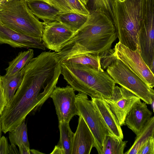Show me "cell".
<instances>
[{
	"label": "cell",
	"instance_id": "obj_1",
	"mask_svg": "<svg viewBox=\"0 0 154 154\" xmlns=\"http://www.w3.org/2000/svg\"><path fill=\"white\" fill-rule=\"evenodd\" d=\"M117 36L112 21L105 13L91 12L84 25L56 53L61 62L67 57L83 54H100L110 49Z\"/></svg>",
	"mask_w": 154,
	"mask_h": 154
},
{
	"label": "cell",
	"instance_id": "obj_2",
	"mask_svg": "<svg viewBox=\"0 0 154 154\" xmlns=\"http://www.w3.org/2000/svg\"><path fill=\"white\" fill-rule=\"evenodd\" d=\"M61 69L64 79L75 91L103 99L112 96L116 83L103 69L64 62Z\"/></svg>",
	"mask_w": 154,
	"mask_h": 154
},
{
	"label": "cell",
	"instance_id": "obj_3",
	"mask_svg": "<svg viewBox=\"0 0 154 154\" xmlns=\"http://www.w3.org/2000/svg\"><path fill=\"white\" fill-rule=\"evenodd\" d=\"M146 0H115L112 19L117 37L121 44L139 51L138 36Z\"/></svg>",
	"mask_w": 154,
	"mask_h": 154
},
{
	"label": "cell",
	"instance_id": "obj_4",
	"mask_svg": "<svg viewBox=\"0 0 154 154\" xmlns=\"http://www.w3.org/2000/svg\"><path fill=\"white\" fill-rule=\"evenodd\" d=\"M102 68L119 85L138 97L146 104L154 101V91L144 81L113 54L110 49L100 54Z\"/></svg>",
	"mask_w": 154,
	"mask_h": 154
},
{
	"label": "cell",
	"instance_id": "obj_5",
	"mask_svg": "<svg viewBox=\"0 0 154 154\" xmlns=\"http://www.w3.org/2000/svg\"><path fill=\"white\" fill-rule=\"evenodd\" d=\"M38 19L29 8L26 0L8 1L0 7L2 24L20 33L42 38L45 23Z\"/></svg>",
	"mask_w": 154,
	"mask_h": 154
},
{
	"label": "cell",
	"instance_id": "obj_6",
	"mask_svg": "<svg viewBox=\"0 0 154 154\" xmlns=\"http://www.w3.org/2000/svg\"><path fill=\"white\" fill-rule=\"evenodd\" d=\"M76 98L79 116L83 118L91 131L94 139V147L98 153L101 154L105 137L109 135L113 136L87 95L79 92Z\"/></svg>",
	"mask_w": 154,
	"mask_h": 154
},
{
	"label": "cell",
	"instance_id": "obj_7",
	"mask_svg": "<svg viewBox=\"0 0 154 154\" xmlns=\"http://www.w3.org/2000/svg\"><path fill=\"white\" fill-rule=\"evenodd\" d=\"M154 0H146L144 12L138 36L139 51L154 73Z\"/></svg>",
	"mask_w": 154,
	"mask_h": 154
},
{
	"label": "cell",
	"instance_id": "obj_8",
	"mask_svg": "<svg viewBox=\"0 0 154 154\" xmlns=\"http://www.w3.org/2000/svg\"><path fill=\"white\" fill-rule=\"evenodd\" d=\"M113 54L144 81L150 87L154 86V75L138 50L133 51L119 42L115 45Z\"/></svg>",
	"mask_w": 154,
	"mask_h": 154
},
{
	"label": "cell",
	"instance_id": "obj_9",
	"mask_svg": "<svg viewBox=\"0 0 154 154\" xmlns=\"http://www.w3.org/2000/svg\"><path fill=\"white\" fill-rule=\"evenodd\" d=\"M75 91L70 85L56 86L51 95L59 122L69 123L74 116H79Z\"/></svg>",
	"mask_w": 154,
	"mask_h": 154
},
{
	"label": "cell",
	"instance_id": "obj_10",
	"mask_svg": "<svg viewBox=\"0 0 154 154\" xmlns=\"http://www.w3.org/2000/svg\"><path fill=\"white\" fill-rule=\"evenodd\" d=\"M140 99L125 88L115 85L112 96L103 100L121 126L125 125V120L128 114L134 103Z\"/></svg>",
	"mask_w": 154,
	"mask_h": 154
},
{
	"label": "cell",
	"instance_id": "obj_11",
	"mask_svg": "<svg viewBox=\"0 0 154 154\" xmlns=\"http://www.w3.org/2000/svg\"><path fill=\"white\" fill-rule=\"evenodd\" d=\"M74 33L69 28L57 21L45 23L42 42L46 48L58 53L60 51L61 46Z\"/></svg>",
	"mask_w": 154,
	"mask_h": 154
},
{
	"label": "cell",
	"instance_id": "obj_12",
	"mask_svg": "<svg viewBox=\"0 0 154 154\" xmlns=\"http://www.w3.org/2000/svg\"><path fill=\"white\" fill-rule=\"evenodd\" d=\"M13 48L45 49L42 38H34L17 32L0 24V44Z\"/></svg>",
	"mask_w": 154,
	"mask_h": 154
},
{
	"label": "cell",
	"instance_id": "obj_13",
	"mask_svg": "<svg viewBox=\"0 0 154 154\" xmlns=\"http://www.w3.org/2000/svg\"><path fill=\"white\" fill-rule=\"evenodd\" d=\"M94 145L91 131L83 118L79 116L78 125L74 134L71 154H89Z\"/></svg>",
	"mask_w": 154,
	"mask_h": 154
},
{
	"label": "cell",
	"instance_id": "obj_14",
	"mask_svg": "<svg viewBox=\"0 0 154 154\" xmlns=\"http://www.w3.org/2000/svg\"><path fill=\"white\" fill-rule=\"evenodd\" d=\"M146 104L141 102L140 99H139L133 104L125 119V125L136 135L152 114Z\"/></svg>",
	"mask_w": 154,
	"mask_h": 154
},
{
	"label": "cell",
	"instance_id": "obj_15",
	"mask_svg": "<svg viewBox=\"0 0 154 154\" xmlns=\"http://www.w3.org/2000/svg\"><path fill=\"white\" fill-rule=\"evenodd\" d=\"M91 100L112 135L119 140H123L124 136L121 126L104 101L103 99L96 97H91Z\"/></svg>",
	"mask_w": 154,
	"mask_h": 154
},
{
	"label": "cell",
	"instance_id": "obj_16",
	"mask_svg": "<svg viewBox=\"0 0 154 154\" xmlns=\"http://www.w3.org/2000/svg\"><path fill=\"white\" fill-rule=\"evenodd\" d=\"M29 8L38 18L45 23L56 21L60 12L43 0H26Z\"/></svg>",
	"mask_w": 154,
	"mask_h": 154
},
{
	"label": "cell",
	"instance_id": "obj_17",
	"mask_svg": "<svg viewBox=\"0 0 154 154\" xmlns=\"http://www.w3.org/2000/svg\"><path fill=\"white\" fill-rule=\"evenodd\" d=\"M56 9L60 13L73 12L88 15V8L80 0H43Z\"/></svg>",
	"mask_w": 154,
	"mask_h": 154
},
{
	"label": "cell",
	"instance_id": "obj_18",
	"mask_svg": "<svg viewBox=\"0 0 154 154\" xmlns=\"http://www.w3.org/2000/svg\"><path fill=\"white\" fill-rule=\"evenodd\" d=\"M154 137V117H151L136 135L134 143L125 154H137L142 145L150 137Z\"/></svg>",
	"mask_w": 154,
	"mask_h": 154
},
{
	"label": "cell",
	"instance_id": "obj_19",
	"mask_svg": "<svg viewBox=\"0 0 154 154\" xmlns=\"http://www.w3.org/2000/svg\"><path fill=\"white\" fill-rule=\"evenodd\" d=\"M89 15L73 12L60 13L56 21L61 23L74 32L85 23Z\"/></svg>",
	"mask_w": 154,
	"mask_h": 154
},
{
	"label": "cell",
	"instance_id": "obj_20",
	"mask_svg": "<svg viewBox=\"0 0 154 154\" xmlns=\"http://www.w3.org/2000/svg\"><path fill=\"white\" fill-rule=\"evenodd\" d=\"M25 67L20 72L12 76H1V80L7 103L13 97L20 85Z\"/></svg>",
	"mask_w": 154,
	"mask_h": 154
},
{
	"label": "cell",
	"instance_id": "obj_21",
	"mask_svg": "<svg viewBox=\"0 0 154 154\" xmlns=\"http://www.w3.org/2000/svg\"><path fill=\"white\" fill-rule=\"evenodd\" d=\"M33 50L29 49L21 51L12 60L8 62V67L5 69V75H13L20 71L33 58Z\"/></svg>",
	"mask_w": 154,
	"mask_h": 154
},
{
	"label": "cell",
	"instance_id": "obj_22",
	"mask_svg": "<svg viewBox=\"0 0 154 154\" xmlns=\"http://www.w3.org/2000/svg\"><path fill=\"white\" fill-rule=\"evenodd\" d=\"M59 128L60 138L57 145L62 150L63 154H71L74 133L70 128L69 123L59 122Z\"/></svg>",
	"mask_w": 154,
	"mask_h": 154
},
{
	"label": "cell",
	"instance_id": "obj_23",
	"mask_svg": "<svg viewBox=\"0 0 154 154\" xmlns=\"http://www.w3.org/2000/svg\"><path fill=\"white\" fill-rule=\"evenodd\" d=\"M90 66L99 70L101 66L99 54H83L69 57L61 62Z\"/></svg>",
	"mask_w": 154,
	"mask_h": 154
},
{
	"label": "cell",
	"instance_id": "obj_24",
	"mask_svg": "<svg viewBox=\"0 0 154 154\" xmlns=\"http://www.w3.org/2000/svg\"><path fill=\"white\" fill-rule=\"evenodd\" d=\"M127 142L112 136L107 135L103 141L101 154H123Z\"/></svg>",
	"mask_w": 154,
	"mask_h": 154
},
{
	"label": "cell",
	"instance_id": "obj_25",
	"mask_svg": "<svg viewBox=\"0 0 154 154\" xmlns=\"http://www.w3.org/2000/svg\"><path fill=\"white\" fill-rule=\"evenodd\" d=\"M9 139L11 144L18 146L25 144L29 147L27 127L25 121L9 131Z\"/></svg>",
	"mask_w": 154,
	"mask_h": 154
},
{
	"label": "cell",
	"instance_id": "obj_26",
	"mask_svg": "<svg viewBox=\"0 0 154 154\" xmlns=\"http://www.w3.org/2000/svg\"><path fill=\"white\" fill-rule=\"evenodd\" d=\"M115 0H89L88 8L90 12L95 11L105 13L112 21V8Z\"/></svg>",
	"mask_w": 154,
	"mask_h": 154
},
{
	"label": "cell",
	"instance_id": "obj_27",
	"mask_svg": "<svg viewBox=\"0 0 154 154\" xmlns=\"http://www.w3.org/2000/svg\"><path fill=\"white\" fill-rule=\"evenodd\" d=\"M137 154H154V137H150L146 141Z\"/></svg>",
	"mask_w": 154,
	"mask_h": 154
},
{
	"label": "cell",
	"instance_id": "obj_28",
	"mask_svg": "<svg viewBox=\"0 0 154 154\" xmlns=\"http://www.w3.org/2000/svg\"><path fill=\"white\" fill-rule=\"evenodd\" d=\"M7 102L6 100L4 90L0 75V115L6 106Z\"/></svg>",
	"mask_w": 154,
	"mask_h": 154
},
{
	"label": "cell",
	"instance_id": "obj_29",
	"mask_svg": "<svg viewBox=\"0 0 154 154\" xmlns=\"http://www.w3.org/2000/svg\"><path fill=\"white\" fill-rule=\"evenodd\" d=\"M9 144L8 139L4 136L0 139V154H8Z\"/></svg>",
	"mask_w": 154,
	"mask_h": 154
},
{
	"label": "cell",
	"instance_id": "obj_30",
	"mask_svg": "<svg viewBox=\"0 0 154 154\" xmlns=\"http://www.w3.org/2000/svg\"><path fill=\"white\" fill-rule=\"evenodd\" d=\"M19 152L20 154H30L29 147L25 144H22L18 146Z\"/></svg>",
	"mask_w": 154,
	"mask_h": 154
},
{
	"label": "cell",
	"instance_id": "obj_31",
	"mask_svg": "<svg viewBox=\"0 0 154 154\" xmlns=\"http://www.w3.org/2000/svg\"><path fill=\"white\" fill-rule=\"evenodd\" d=\"M19 154V151L17 149L16 145L11 144H9L8 146V154Z\"/></svg>",
	"mask_w": 154,
	"mask_h": 154
},
{
	"label": "cell",
	"instance_id": "obj_32",
	"mask_svg": "<svg viewBox=\"0 0 154 154\" xmlns=\"http://www.w3.org/2000/svg\"><path fill=\"white\" fill-rule=\"evenodd\" d=\"M51 154H63V152L62 150L57 145L55 146L54 150Z\"/></svg>",
	"mask_w": 154,
	"mask_h": 154
},
{
	"label": "cell",
	"instance_id": "obj_33",
	"mask_svg": "<svg viewBox=\"0 0 154 154\" xmlns=\"http://www.w3.org/2000/svg\"><path fill=\"white\" fill-rule=\"evenodd\" d=\"M44 154L37 150L34 149H30V154Z\"/></svg>",
	"mask_w": 154,
	"mask_h": 154
},
{
	"label": "cell",
	"instance_id": "obj_34",
	"mask_svg": "<svg viewBox=\"0 0 154 154\" xmlns=\"http://www.w3.org/2000/svg\"><path fill=\"white\" fill-rule=\"evenodd\" d=\"M2 122L1 121V119L0 117V139L2 137Z\"/></svg>",
	"mask_w": 154,
	"mask_h": 154
},
{
	"label": "cell",
	"instance_id": "obj_35",
	"mask_svg": "<svg viewBox=\"0 0 154 154\" xmlns=\"http://www.w3.org/2000/svg\"><path fill=\"white\" fill-rule=\"evenodd\" d=\"M8 2V0H0V7Z\"/></svg>",
	"mask_w": 154,
	"mask_h": 154
},
{
	"label": "cell",
	"instance_id": "obj_36",
	"mask_svg": "<svg viewBox=\"0 0 154 154\" xmlns=\"http://www.w3.org/2000/svg\"><path fill=\"white\" fill-rule=\"evenodd\" d=\"M82 3L86 6H87L89 0H80Z\"/></svg>",
	"mask_w": 154,
	"mask_h": 154
},
{
	"label": "cell",
	"instance_id": "obj_37",
	"mask_svg": "<svg viewBox=\"0 0 154 154\" xmlns=\"http://www.w3.org/2000/svg\"><path fill=\"white\" fill-rule=\"evenodd\" d=\"M152 105V108L153 109V110H154V101L152 102L151 104Z\"/></svg>",
	"mask_w": 154,
	"mask_h": 154
},
{
	"label": "cell",
	"instance_id": "obj_38",
	"mask_svg": "<svg viewBox=\"0 0 154 154\" xmlns=\"http://www.w3.org/2000/svg\"><path fill=\"white\" fill-rule=\"evenodd\" d=\"M14 0H8V1H11Z\"/></svg>",
	"mask_w": 154,
	"mask_h": 154
},
{
	"label": "cell",
	"instance_id": "obj_39",
	"mask_svg": "<svg viewBox=\"0 0 154 154\" xmlns=\"http://www.w3.org/2000/svg\"><path fill=\"white\" fill-rule=\"evenodd\" d=\"M0 24H2L0 20Z\"/></svg>",
	"mask_w": 154,
	"mask_h": 154
},
{
	"label": "cell",
	"instance_id": "obj_40",
	"mask_svg": "<svg viewBox=\"0 0 154 154\" xmlns=\"http://www.w3.org/2000/svg\"></svg>",
	"mask_w": 154,
	"mask_h": 154
}]
</instances>
